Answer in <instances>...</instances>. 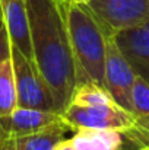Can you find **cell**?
I'll return each mask as SVG.
<instances>
[{"mask_svg": "<svg viewBox=\"0 0 149 150\" xmlns=\"http://www.w3.org/2000/svg\"><path fill=\"white\" fill-rule=\"evenodd\" d=\"M34 63L53 93L61 114L76 88V73L63 3L58 0H26Z\"/></svg>", "mask_w": 149, "mask_h": 150, "instance_id": "cell-1", "label": "cell"}, {"mask_svg": "<svg viewBox=\"0 0 149 150\" xmlns=\"http://www.w3.org/2000/svg\"><path fill=\"white\" fill-rule=\"evenodd\" d=\"M70 47L73 54L76 85L95 83L105 88L107 35L86 4L63 3Z\"/></svg>", "mask_w": 149, "mask_h": 150, "instance_id": "cell-2", "label": "cell"}, {"mask_svg": "<svg viewBox=\"0 0 149 150\" xmlns=\"http://www.w3.org/2000/svg\"><path fill=\"white\" fill-rule=\"evenodd\" d=\"M60 115L73 133L78 130H113L123 134H138V124L133 114L115 100L92 105L69 102Z\"/></svg>", "mask_w": 149, "mask_h": 150, "instance_id": "cell-3", "label": "cell"}, {"mask_svg": "<svg viewBox=\"0 0 149 150\" xmlns=\"http://www.w3.org/2000/svg\"><path fill=\"white\" fill-rule=\"evenodd\" d=\"M10 60L15 71L18 105L22 108H35L56 111V103L47 82L38 71L35 63L26 58L16 47L12 45Z\"/></svg>", "mask_w": 149, "mask_h": 150, "instance_id": "cell-4", "label": "cell"}, {"mask_svg": "<svg viewBox=\"0 0 149 150\" xmlns=\"http://www.w3.org/2000/svg\"><path fill=\"white\" fill-rule=\"evenodd\" d=\"M86 6L107 37L149 22V0H89Z\"/></svg>", "mask_w": 149, "mask_h": 150, "instance_id": "cell-5", "label": "cell"}, {"mask_svg": "<svg viewBox=\"0 0 149 150\" xmlns=\"http://www.w3.org/2000/svg\"><path fill=\"white\" fill-rule=\"evenodd\" d=\"M136 79V71L117 47L113 37L107 38L104 80L105 89L120 106L132 112V88Z\"/></svg>", "mask_w": 149, "mask_h": 150, "instance_id": "cell-6", "label": "cell"}, {"mask_svg": "<svg viewBox=\"0 0 149 150\" xmlns=\"http://www.w3.org/2000/svg\"><path fill=\"white\" fill-rule=\"evenodd\" d=\"M136 74L149 82V22L113 35Z\"/></svg>", "mask_w": 149, "mask_h": 150, "instance_id": "cell-7", "label": "cell"}, {"mask_svg": "<svg viewBox=\"0 0 149 150\" xmlns=\"http://www.w3.org/2000/svg\"><path fill=\"white\" fill-rule=\"evenodd\" d=\"M61 120V115L54 111L18 106L10 115L0 118V128L6 136L21 137L40 131Z\"/></svg>", "mask_w": 149, "mask_h": 150, "instance_id": "cell-8", "label": "cell"}, {"mask_svg": "<svg viewBox=\"0 0 149 150\" xmlns=\"http://www.w3.org/2000/svg\"><path fill=\"white\" fill-rule=\"evenodd\" d=\"M3 21L6 23L12 45L16 47L26 58L32 60V47L28 25L26 0H0Z\"/></svg>", "mask_w": 149, "mask_h": 150, "instance_id": "cell-9", "label": "cell"}, {"mask_svg": "<svg viewBox=\"0 0 149 150\" xmlns=\"http://www.w3.org/2000/svg\"><path fill=\"white\" fill-rule=\"evenodd\" d=\"M70 131H73L64 121L63 118L48 127L35 131L32 134L21 136V137H13L15 150H54V147L63 142Z\"/></svg>", "mask_w": 149, "mask_h": 150, "instance_id": "cell-10", "label": "cell"}, {"mask_svg": "<svg viewBox=\"0 0 149 150\" xmlns=\"http://www.w3.org/2000/svg\"><path fill=\"white\" fill-rule=\"evenodd\" d=\"M75 150H120L123 133L113 130H78L70 137Z\"/></svg>", "mask_w": 149, "mask_h": 150, "instance_id": "cell-11", "label": "cell"}, {"mask_svg": "<svg viewBox=\"0 0 149 150\" xmlns=\"http://www.w3.org/2000/svg\"><path fill=\"white\" fill-rule=\"evenodd\" d=\"M132 114L138 124V134L149 139V82L136 74L132 88Z\"/></svg>", "mask_w": 149, "mask_h": 150, "instance_id": "cell-12", "label": "cell"}, {"mask_svg": "<svg viewBox=\"0 0 149 150\" xmlns=\"http://www.w3.org/2000/svg\"><path fill=\"white\" fill-rule=\"evenodd\" d=\"M18 106L15 71L9 57L0 61V118L10 115Z\"/></svg>", "mask_w": 149, "mask_h": 150, "instance_id": "cell-13", "label": "cell"}, {"mask_svg": "<svg viewBox=\"0 0 149 150\" xmlns=\"http://www.w3.org/2000/svg\"><path fill=\"white\" fill-rule=\"evenodd\" d=\"M10 51H12V41H10L4 21L0 19V61L9 58Z\"/></svg>", "mask_w": 149, "mask_h": 150, "instance_id": "cell-14", "label": "cell"}, {"mask_svg": "<svg viewBox=\"0 0 149 150\" xmlns=\"http://www.w3.org/2000/svg\"><path fill=\"white\" fill-rule=\"evenodd\" d=\"M0 150H15L13 137H10V136L0 137Z\"/></svg>", "mask_w": 149, "mask_h": 150, "instance_id": "cell-15", "label": "cell"}, {"mask_svg": "<svg viewBox=\"0 0 149 150\" xmlns=\"http://www.w3.org/2000/svg\"><path fill=\"white\" fill-rule=\"evenodd\" d=\"M54 150H75V147H73V144L70 142V137H69V139H64L63 142H60L54 147Z\"/></svg>", "mask_w": 149, "mask_h": 150, "instance_id": "cell-16", "label": "cell"}, {"mask_svg": "<svg viewBox=\"0 0 149 150\" xmlns=\"http://www.w3.org/2000/svg\"><path fill=\"white\" fill-rule=\"evenodd\" d=\"M69 1L78 3V4H88V3H89V0H69Z\"/></svg>", "mask_w": 149, "mask_h": 150, "instance_id": "cell-17", "label": "cell"}, {"mask_svg": "<svg viewBox=\"0 0 149 150\" xmlns=\"http://www.w3.org/2000/svg\"><path fill=\"white\" fill-rule=\"evenodd\" d=\"M139 150H149V146H143V147H140Z\"/></svg>", "mask_w": 149, "mask_h": 150, "instance_id": "cell-18", "label": "cell"}, {"mask_svg": "<svg viewBox=\"0 0 149 150\" xmlns=\"http://www.w3.org/2000/svg\"><path fill=\"white\" fill-rule=\"evenodd\" d=\"M0 19H3V12H1V4H0Z\"/></svg>", "mask_w": 149, "mask_h": 150, "instance_id": "cell-19", "label": "cell"}, {"mask_svg": "<svg viewBox=\"0 0 149 150\" xmlns=\"http://www.w3.org/2000/svg\"><path fill=\"white\" fill-rule=\"evenodd\" d=\"M3 136H6V134H4V133L1 131V128H0V137H3Z\"/></svg>", "mask_w": 149, "mask_h": 150, "instance_id": "cell-20", "label": "cell"}, {"mask_svg": "<svg viewBox=\"0 0 149 150\" xmlns=\"http://www.w3.org/2000/svg\"><path fill=\"white\" fill-rule=\"evenodd\" d=\"M60 3H66V1H69V0H58Z\"/></svg>", "mask_w": 149, "mask_h": 150, "instance_id": "cell-21", "label": "cell"}]
</instances>
